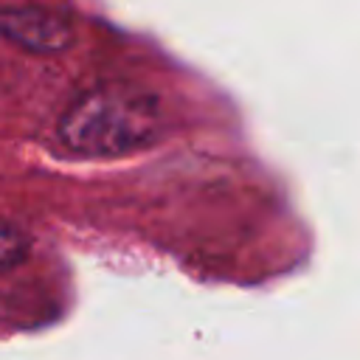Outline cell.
<instances>
[{
  "instance_id": "cell-1",
  "label": "cell",
  "mask_w": 360,
  "mask_h": 360,
  "mask_svg": "<svg viewBox=\"0 0 360 360\" xmlns=\"http://www.w3.org/2000/svg\"><path fill=\"white\" fill-rule=\"evenodd\" d=\"M158 132V98L124 84L87 90L65 110L56 127L62 146L82 158H118L152 143Z\"/></svg>"
},
{
  "instance_id": "cell-2",
  "label": "cell",
  "mask_w": 360,
  "mask_h": 360,
  "mask_svg": "<svg viewBox=\"0 0 360 360\" xmlns=\"http://www.w3.org/2000/svg\"><path fill=\"white\" fill-rule=\"evenodd\" d=\"M0 37L31 53H62L73 45L76 31L70 17L42 6L0 8Z\"/></svg>"
},
{
  "instance_id": "cell-3",
  "label": "cell",
  "mask_w": 360,
  "mask_h": 360,
  "mask_svg": "<svg viewBox=\"0 0 360 360\" xmlns=\"http://www.w3.org/2000/svg\"><path fill=\"white\" fill-rule=\"evenodd\" d=\"M28 253V239L20 228H14L11 222L0 219V270H8L14 264H20Z\"/></svg>"
}]
</instances>
